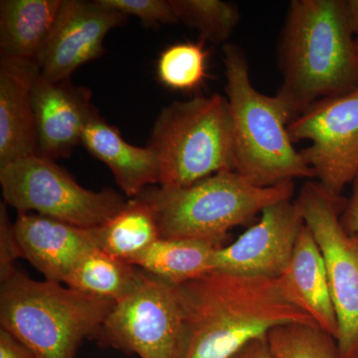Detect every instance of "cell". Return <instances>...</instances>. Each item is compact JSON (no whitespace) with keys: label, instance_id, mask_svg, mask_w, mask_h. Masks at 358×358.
Listing matches in <instances>:
<instances>
[{"label":"cell","instance_id":"5bb4252c","mask_svg":"<svg viewBox=\"0 0 358 358\" xmlns=\"http://www.w3.org/2000/svg\"><path fill=\"white\" fill-rule=\"evenodd\" d=\"M14 233L21 258L46 281L60 284L82 257L99 248L98 227H79L39 214L18 213Z\"/></svg>","mask_w":358,"mask_h":358},{"label":"cell","instance_id":"83f0119b","mask_svg":"<svg viewBox=\"0 0 358 358\" xmlns=\"http://www.w3.org/2000/svg\"><path fill=\"white\" fill-rule=\"evenodd\" d=\"M341 223L348 233L358 235V176L353 181L352 195L341 212Z\"/></svg>","mask_w":358,"mask_h":358},{"label":"cell","instance_id":"ffe728a7","mask_svg":"<svg viewBox=\"0 0 358 358\" xmlns=\"http://www.w3.org/2000/svg\"><path fill=\"white\" fill-rule=\"evenodd\" d=\"M141 274L136 266L95 248L80 259L64 282L80 293L115 303L133 293Z\"/></svg>","mask_w":358,"mask_h":358},{"label":"cell","instance_id":"8fae6325","mask_svg":"<svg viewBox=\"0 0 358 358\" xmlns=\"http://www.w3.org/2000/svg\"><path fill=\"white\" fill-rule=\"evenodd\" d=\"M128 20L100 0H62L57 18L37 59L40 74L50 81L69 80L81 66L100 57L103 40Z\"/></svg>","mask_w":358,"mask_h":358},{"label":"cell","instance_id":"4dcf8cb0","mask_svg":"<svg viewBox=\"0 0 358 358\" xmlns=\"http://www.w3.org/2000/svg\"><path fill=\"white\" fill-rule=\"evenodd\" d=\"M355 45H357V54H358V37H357V38H355Z\"/></svg>","mask_w":358,"mask_h":358},{"label":"cell","instance_id":"f546056e","mask_svg":"<svg viewBox=\"0 0 358 358\" xmlns=\"http://www.w3.org/2000/svg\"><path fill=\"white\" fill-rule=\"evenodd\" d=\"M343 2H345L346 20L350 30L357 38L358 37V0H343Z\"/></svg>","mask_w":358,"mask_h":358},{"label":"cell","instance_id":"d4e9b609","mask_svg":"<svg viewBox=\"0 0 358 358\" xmlns=\"http://www.w3.org/2000/svg\"><path fill=\"white\" fill-rule=\"evenodd\" d=\"M117 13L138 17L147 26L178 22L169 0H100Z\"/></svg>","mask_w":358,"mask_h":358},{"label":"cell","instance_id":"277c9868","mask_svg":"<svg viewBox=\"0 0 358 358\" xmlns=\"http://www.w3.org/2000/svg\"><path fill=\"white\" fill-rule=\"evenodd\" d=\"M60 282L35 281L15 268L1 273L0 324L39 358H76L114 308Z\"/></svg>","mask_w":358,"mask_h":358},{"label":"cell","instance_id":"9c48e42d","mask_svg":"<svg viewBox=\"0 0 358 358\" xmlns=\"http://www.w3.org/2000/svg\"><path fill=\"white\" fill-rule=\"evenodd\" d=\"M303 221L319 245L338 317L336 336L341 358L358 352V235L341 223L345 200L334 197L312 179L296 199Z\"/></svg>","mask_w":358,"mask_h":358},{"label":"cell","instance_id":"7c38bea8","mask_svg":"<svg viewBox=\"0 0 358 358\" xmlns=\"http://www.w3.org/2000/svg\"><path fill=\"white\" fill-rule=\"evenodd\" d=\"M305 225L296 200L266 207L236 241L216 249L214 271L275 279L287 268Z\"/></svg>","mask_w":358,"mask_h":358},{"label":"cell","instance_id":"5b68a950","mask_svg":"<svg viewBox=\"0 0 358 358\" xmlns=\"http://www.w3.org/2000/svg\"><path fill=\"white\" fill-rule=\"evenodd\" d=\"M294 193V181L259 187L236 171H225L186 187L150 186L138 197L154 211L160 238L195 240L220 248L230 230L248 223L266 207L293 199Z\"/></svg>","mask_w":358,"mask_h":358},{"label":"cell","instance_id":"cb8c5ba5","mask_svg":"<svg viewBox=\"0 0 358 358\" xmlns=\"http://www.w3.org/2000/svg\"><path fill=\"white\" fill-rule=\"evenodd\" d=\"M267 339L274 358H341L336 339L315 326L278 327Z\"/></svg>","mask_w":358,"mask_h":358},{"label":"cell","instance_id":"30bf717a","mask_svg":"<svg viewBox=\"0 0 358 358\" xmlns=\"http://www.w3.org/2000/svg\"><path fill=\"white\" fill-rule=\"evenodd\" d=\"M293 143L310 141L301 150L315 178L331 196L358 176V88L313 103L288 127Z\"/></svg>","mask_w":358,"mask_h":358},{"label":"cell","instance_id":"1f68e13d","mask_svg":"<svg viewBox=\"0 0 358 358\" xmlns=\"http://www.w3.org/2000/svg\"><path fill=\"white\" fill-rule=\"evenodd\" d=\"M348 358H358V352L355 353V355H353L352 357Z\"/></svg>","mask_w":358,"mask_h":358},{"label":"cell","instance_id":"7a4b0ae2","mask_svg":"<svg viewBox=\"0 0 358 358\" xmlns=\"http://www.w3.org/2000/svg\"><path fill=\"white\" fill-rule=\"evenodd\" d=\"M282 96L299 115L313 103L358 88L355 36L343 0H294L278 43Z\"/></svg>","mask_w":358,"mask_h":358},{"label":"cell","instance_id":"4316f807","mask_svg":"<svg viewBox=\"0 0 358 358\" xmlns=\"http://www.w3.org/2000/svg\"><path fill=\"white\" fill-rule=\"evenodd\" d=\"M0 358H39L20 339L6 329H0Z\"/></svg>","mask_w":358,"mask_h":358},{"label":"cell","instance_id":"52a82bcc","mask_svg":"<svg viewBox=\"0 0 358 358\" xmlns=\"http://www.w3.org/2000/svg\"><path fill=\"white\" fill-rule=\"evenodd\" d=\"M0 185L4 201L18 213L39 214L79 227H100L128 203L115 190L87 189L54 160L37 155L0 167Z\"/></svg>","mask_w":358,"mask_h":358},{"label":"cell","instance_id":"9a60e30c","mask_svg":"<svg viewBox=\"0 0 358 358\" xmlns=\"http://www.w3.org/2000/svg\"><path fill=\"white\" fill-rule=\"evenodd\" d=\"M36 61L0 56V167L37 155L32 91Z\"/></svg>","mask_w":358,"mask_h":358},{"label":"cell","instance_id":"603a6c76","mask_svg":"<svg viewBox=\"0 0 358 358\" xmlns=\"http://www.w3.org/2000/svg\"><path fill=\"white\" fill-rule=\"evenodd\" d=\"M207 59L208 52L203 40L171 45L160 54L157 78L160 83L173 91H196L208 77Z\"/></svg>","mask_w":358,"mask_h":358},{"label":"cell","instance_id":"4fadbf2b","mask_svg":"<svg viewBox=\"0 0 358 358\" xmlns=\"http://www.w3.org/2000/svg\"><path fill=\"white\" fill-rule=\"evenodd\" d=\"M91 98L88 89L70 79L54 82L39 75L32 91L37 155L55 162L82 145L87 124L99 115Z\"/></svg>","mask_w":358,"mask_h":358},{"label":"cell","instance_id":"8992f818","mask_svg":"<svg viewBox=\"0 0 358 358\" xmlns=\"http://www.w3.org/2000/svg\"><path fill=\"white\" fill-rule=\"evenodd\" d=\"M147 147L159 160V185L186 187L234 171L227 99L213 94L169 103L157 115Z\"/></svg>","mask_w":358,"mask_h":358},{"label":"cell","instance_id":"484cf974","mask_svg":"<svg viewBox=\"0 0 358 358\" xmlns=\"http://www.w3.org/2000/svg\"><path fill=\"white\" fill-rule=\"evenodd\" d=\"M21 258L14 233V223L9 220L6 204L0 205V271L13 268V262Z\"/></svg>","mask_w":358,"mask_h":358},{"label":"cell","instance_id":"ac0fdd59","mask_svg":"<svg viewBox=\"0 0 358 358\" xmlns=\"http://www.w3.org/2000/svg\"><path fill=\"white\" fill-rule=\"evenodd\" d=\"M62 0H1L0 55L37 61Z\"/></svg>","mask_w":358,"mask_h":358},{"label":"cell","instance_id":"7402d4cb","mask_svg":"<svg viewBox=\"0 0 358 358\" xmlns=\"http://www.w3.org/2000/svg\"><path fill=\"white\" fill-rule=\"evenodd\" d=\"M176 20L199 32L203 41L225 45L240 21L239 8L222 0H169Z\"/></svg>","mask_w":358,"mask_h":358},{"label":"cell","instance_id":"3957f363","mask_svg":"<svg viewBox=\"0 0 358 358\" xmlns=\"http://www.w3.org/2000/svg\"><path fill=\"white\" fill-rule=\"evenodd\" d=\"M223 55L234 171L259 187L315 178L289 138V124L296 117L291 106L278 94L264 95L255 89L241 47L226 43Z\"/></svg>","mask_w":358,"mask_h":358},{"label":"cell","instance_id":"6da1fadb","mask_svg":"<svg viewBox=\"0 0 358 358\" xmlns=\"http://www.w3.org/2000/svg\"><path fill=\"white\" fill-rule=\"evenodd\" d=\"M178 288L187 333L185 358H230L275 327H317L275 279L211 271Z\"/></svg>","mask_w":358,"mask_h":358},{"label":"cell","instance_id":"44dd1931","mask_svg":"<svg viewBox=\"0 0 358 358\" xmlns=\"http://www.w3.org/2000/svg\"><path fill=\"white\" fill-rule=\"evenodd\" d=\"M159 238L154 211L140 197L98 227L99 248L129 263Z\"/></svg>","mask_w":358,"mask_h":358},{"label":"cell","instance_id":"ba28073f","mask_svg":"<svg viewBox=\"0 0 358 358\" xmlns=\"http://www.w3.org/2000/svg\"><path fill=\"white\" fill-rule=\"evenodd\" d=\"M99 334L141 358H185L187 333L178 286L143 271L138 287L115 303Z\"/></svg>","mask_w":358,"mask_h":358},{"label":"cell","instance_id":"d6986e66","mask_svg":"<svg viewBox=\"0 0 358 358\" xmlns=\"http://www.w3.org/2000/svg\"><path fill=\"white\" fill-rule=\"evenodd\" d=\"M216 249L195 240L159 238L129 264L179 286L214 271Z\"/></svg>","mask_w":358,"mask_h":358},{"label":"cell","instance_id":"2e32d148","mask_svg":"<svg viewBox=\"0 0 358 358\" xmlns=\"http://www.w3.org/2000/svg\"><path fill=\"white\" fill-rule=\"evenodd\" d=\"M275 280L293 305L310 315L322 331L336 339L338 317L326 264L312 231L306 224L296 239L288 266Z\"/></svg>","mask_w":358,"mask_h":358},{"label":"cell","instance_id":"f1b7e54d","mask_svg":"<svg viewBox=\"0 0 358 358\" xmlns=\"http://www.w3.org/2000/svg\"><path fill=\"white\" fill-rule=\"evenodd\" d=\"M230 358H274L267 338L256 339L235 353Z\"/></svg>","mask_w":358,"mask_h":358},{"label":"cell","instance_id":"e0dca14e","mask_svg":"<svg viewBox=\"0 0 358 358\" xmlns=\"http://www.w3.org/2000/svg\"><path fill=\"white\" fill-rule=\"evenodd\" d=\"M82 145L109 167L117 185L131 199L148 187L159 185V164L155 152L124 141L119 129L100 115L87 124Z\"/></svg>","mask_w":358,"mask_h":358}]
</instances>
